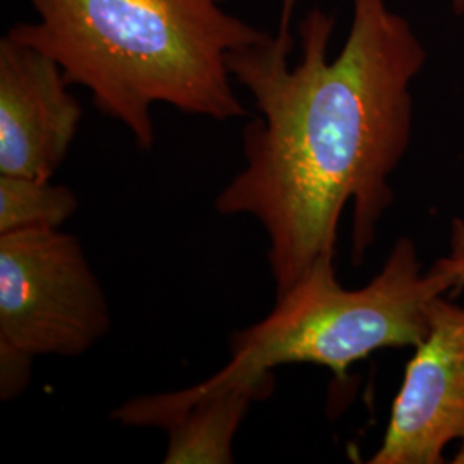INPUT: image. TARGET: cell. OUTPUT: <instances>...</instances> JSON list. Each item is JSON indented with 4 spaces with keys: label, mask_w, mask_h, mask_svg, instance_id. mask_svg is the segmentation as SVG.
Returning <instances> with one entry per match:
<instances>
[{
    "label": "cell",
    "mask_w": 464,
    "mask_h": 464,
    "mask_svg": "<svg viewBox=\"0 0 464 464\" xmlns=\"http://www.w3.org/2000/svg\"><path fill=\"white\" fill-rule=\"evenodd\" d=\"M413 349L370 464H442L449 444H464V306L433 299Z\"/></svg>",
    "instance_id": "cell-5"
},
{
    "label": "cell",
    "mask_w": 464,
    "mask_h": 464,
    "mask_svg": "<svg viewBox=\"0 0 464 464\" xmlns=\"http://www.w3.org/2000/svg\"><path fill=\"white\" fill-rule=\"evenodd\" d=\"M274 389V372L243 379L210 375L188 389L130 399L111 418L124 427L166 431V464H231L234 439L251 404Z\"/></svg>",
    "instance_id": "cell-7"
},
{
    "label": "cell",
    "mask_w": 464,
    "mask_h": 464,
    "mask_svg": "<svg viewBox=\"0 0 464 464\" xmlns=\"http://www.w3.org/2000/svg\"><path fill=\"white\" fill-rule=\"evenodd\" d=\"M452 291L431 266L421 270L415 243L399 237L381 272L360 289L337 281L334 260L318 262L260 322L229 337V362L217 379H243L277 366L349 368L382 349L415 348L429 332L433 299Z\"/></svg>",
    "instance_id": "cell-3"
},
{
    "label": "cell",
    "mask_w": 464,
    "mask_h": 464,
    "mask_svg": "<svg viewBox=\"0 0 464 464\" xmlns=\"http://www.w3.org/2000/svg\"><path fill=\"white\" fill-rule=\"evenodd\" d=\"M433 266L450 282L452 293L464 287V218H454L449 231V251Z\"/></svg>",
    "instance_id": "cell-9"
},
{
    "label": "cell",
    "mask_w": 464,
    "mask_h": 464,
    "mask_svg": "<svg viewBox=\"0 0 464 464\" xmlns=\"http://www.w3.org/2000/svg\"><path fill=\"white\" fill-rule=\"evenodd\" d=\"M452 2V9L456 14L463 16L464 14V0H450Z\"/></svg>",
    "instance_id": "cell-10"
},
{
    "label": "cell",
    "mask_w": 464,
    "mask_h": 464,
    "mask_svg": "<svg viewBox=\"0 0 464 464\" xmlns=\"http://www.w3.org/2000/svg\"><path fill=\"white\" fill-rule=\"evenodd\" d=\"M82 116L63 67L5 34L0 40V174L52 179Z\"/></svg>",
    "instance_id": "cell-6"
},
{
    "label": "cell",
    "mask_w": 464,
    "mask_h": 464,
    "mask_svg": "<svg viewBox=\"0 0 464 464\" xmlns=\"http://www.w3.org/2000/svg\"><path fill=\"white\" fill-rule=\"evenodd\" d=\"M298 0H282L276 34L227 55L256 116L243 130L245 166L214 201L218 216H248L266 236L276 298L322 260L335 258L351 205V256L362 266L394 201L391 176L413 131L411 84L427 52L387 0H353L344 47L329 59L335 17L312 9L298 26Z\"/></svg>",
    "instance_id": "cell-1"
},
{
    "label": "cell",
    "mask_w": 464,
    "mask_h": 464,
    "mask_svg": "<svg viewBox=\"0 0 464 464\" xmlns=\"http://www.w3.org/2000/svg\"><path fill=\"white\" fill-rule=\"evenodd\" d=\"M38 21L7 34L50 55L69 84L151 150V107L214 121L248 116L227 55L266 32L224 9L229 0H28Z\"/></svg>",
    "instance_id": "cell-2"
},
{
    "label": "cell",
    "mask_w": 464,
    "mask_h": 464,
    "mask_svg": "<svg viewBox=\"0 0 464 464\" xmlns=\"http://www.w3.org/2000/svg\"><path fill=\"white\" fill-rule=\"evenodd\" d=\"M111 325L109 299L74 234H0V358H76Z\"/></svg>",
    "instance_id": "cell-4"
},
{
    "label": "cell",
    "mask_w": 464,
    "mask_h": 464,
    "mask_svg": "<svg viewBox=\"0 0 464 464\" xmlns=\"http://www.w3.org/2000/svg\"><path fill=\"white\" fill-rule=\"evenodd\" d=\"M452 463H463L464 464V444H461V449H459V452L456 454V458L452 459Z\"/></svg>",
    "instance_id": "cell-11"
},
{
    "label": "cell",
    "mask_w": 464,
    "mask_h": 464,
    "mask_svg": "<svg viewBox=\"0 0 464 464\" xmlns=\"http://www.w3.org/2000/svg\"><path fill=\"white\" fill-rule=\"evenodd\" d=\"M78 208V195L66 184L0 174V234L63 229Z\"/></svg>",
    "instance_id": "cell-8"
}]
</instances>
